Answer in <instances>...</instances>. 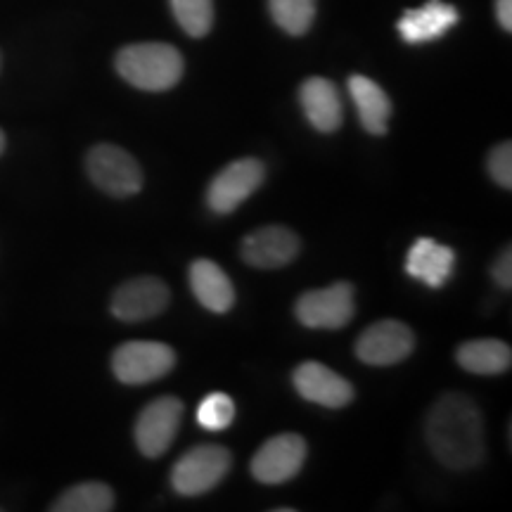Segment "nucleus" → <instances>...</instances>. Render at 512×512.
<instances>
[{
    "label": "nucleus",
    "instance_id": "obj_24",
    "mask_svg": "<svg viewBox=\"0 0 512 512\" xmlns=\"http://www.w3.org/2000/svg\"><path fill=\"white\" fill-rule=\"evenodd\" d=\"M489 174L501 188H512V145L501 143L489 155Z\"/></svg>",
    "mask_w": 512,
    "mask_h": 512
},
{
    "label": "nucleus",
    "instance_id": "obj_25",
    "mask_svg": "<svg viewBox=\"0 0 512 512\" xmlns=\"http://www.w3.org/2000/svg\"><path fill=\"white\" fill-rule=\"evenodd\" d=\"M491 275H494L498 287H503V290H510V287H512V252H510V247H505L503 252L496 256L494 268H491Z\"/></svg>",
    "mask_w": 512,
    "mask_h": 512
},
{
    "label": "nucleus",
    "instance_id": "obj_16",
    "mask_svg": "<svg viewBox=\"0 0 512 512\" xmlns=\"http://www.w3.org/2000/svg\"><path fill=\"white\" fill-rule=\"evenodd\" d=\"M453 266H456V252L451 247L439 245L432 238L415 240L406 256V273L427 287H434V290L448 283Z\"/></svg>",
    "mask_w": 512,
    "mask_h": 512
},
{
    "label": "nucleus",
    "instance_id": "obj_9",
    "mask_svg": "<svg viewBox=\"0 0 512 512\" xmlns=\"http://www.w3.org/2000/svg\"><path fill=\"white\" fill-rule=\"evenodd\" d=\"M415 347L413 330L401 320H380L361 332L356 342V356L368 366H394L411 356Z\"/></svg>",
    "mask_w": 512,
    "mask_h": 512
},
{
    "label": "nucleus",
    "instance_id": "obj_14",
    "mask_svg": "<svg viewBox=\"0 0 512 512\" xmlns=\"http://www.w3.org/2000/svg\"><path fill=\"white\" fill-rule=\"evenodd\" d=\"M460 12L453 5L441 3V0H430L422 8L406 10L403 17L396 24L401 38L411 46H420V43L437 41L444 34H448L458 24Z\"/></svg>",
    "mask_w": 512,
    "mask_h": 512
},
{
    "label": "nucleus",
    "instance_id": "obj_28",
    "mask_svg": "<svg viewBox=\"0 0 512 512\" xmlns=\"http://www.w3.org/2000/svg\"><path fill=\"white\" fill-rule=\"evenodd\" d=\"M0 64H3V57H0Z\"/></svg>",
    "mask_w": 512,
    "mask_h": 512
},
{
    "label": "nucleus",
    "instance_id": "obj_23",
    "mask_svg": "<svg viewBox=\"0 0 512 512\" xmlns=\"http://www.w3.org/2000/svg\"><path fill=\"white\" fill-rule=\"evenodd\" d=\"M235 420V403L228 394L214 392L204 396L200 406H197V422L207 432L228 430Z\"/></svg>",
    "mask_w": 512,
    "mask_h": 512
},
{
    "label": "nucleus",
    "instance_id": "obj_13",
    "mask_svg": "<svg viewBox=\"0 0 512 512\" xmlns=\"http://www.w3.org/2000/svg\"><path fill=\"white\" fill-rule=\"evenodd\" d=\"M292 382L299 396H304L311 403H318V406L344 408L347 403L354 401V387L323 363H302L294 370Z\"/></svg>",
    "mask_w": 512,
    "mask_h": 512
},
{
    "label": "nucleus",
    "instance_id": "obj_18",
    "mask_svg": "<svg viewBox=\"0 0 512 512\" xmlns=\"http://www.w3.org/2000/svg\"><path fill=\"white\" fill-rule=\"evenodd\" d=\"M349 93L354 98L361 126L373 136H384L389 131V119H392V100L380 86L368 76H351Z\"/></svg>",
    "mask_w": 512,
    "mask_h": 512
},
{
    "label": "nucleus",
    "instance_id": "obj_8",
    "mask_svg": "<svg viewBox=\"0 0 512 512\" xmlns=\"http://www.w3.org/2000/svg\"><path fill=\"white\" fill-rule=\"evenodd\" d=\"M264 178L266 169L259 159H235L211 181L207 190L209 209L216 214H230L261 188Z\"/></svg>",
    "mask_w": 512,
    "mask_h": 512
},
{
    "label": "nucleus",
    "instance_id": "obj_17",
    "mask_svg": "<svg viewBox=\"0 0 512 512\" xmlns=\"http://www.w3.org/2000/svg\"><path fill=\"white\" fill-rule=\"evenodd\" d=\"M190 287L204 309L226 313L235 304V290L226 271L209 259H197L190 266Z\"/></svg>",
    "mask_w": 512,
    "mask_h": 512
},
{
    "label": "nucleus",
    "instance_id": "obj_22",
    "mask_svg": "<svg viewBox=\"0 0 512 512\" xmlns=\"http://www.w3.org/2000/svg\"><path fill=\"white\" fill-rule=\"evenodd\" d=\"M176 22L192 38L207 36L214 27V0H171Z\"/></svg>",
    "mask_w": 512,
    "mask_h": 512
},
{
    "label": "nucleus",
    "instance_id": "obj_10",
    "mask_svg": "<svg viewBox=\"0 0 512 512\" xmlns=\"http://www.w3.org/2000/svg\"><path fill=\"white\" fill-rule=\"evenodd\" d=\"M306 441L299 434H278L268 439L252 458V475L261 484H283L299 475L306 460Z\"/></svg>",
    "mask_w": 512,
    "mask_h": 512
},
{
    "label": "nucleus",
    "instance_id": "obj_15",
    "mask_svg": "<svg viewBox=\"0 0 512 512\" xmlns=\"http://www.w3.org/2000/svg\"><path fill=\"white\" fill-rule=\"evenodd\" d=\"M299 100H302L304 114L309 124L320 133H335L342 126L344 110L342 98H339L335 83L328 79H306L299 88Z\"/></svg>",
    "mask_w": 512,
    "mask_h": 512
},
{
    "label": "nucleus",
    "instance_id": "obj_12",
    "mask_svg": "<svg viewBox=\"0 0 512 512\" xmlns=\"http://www.w3.org/2000/svg\"><path fill=\"white\" fill-rule=\"evenodd\" d=\"M240 252L249 266L271 271V268H283L297 259L299 238L285 226H266L249 233L242 240Z\"/></svg>",
    "mask_w": 512,
    "mask_h": 512
},
{
    "label": "nucleus",
    "instance_id": "obj_7",
    "mask_svg": "<svg viewBox=\"0 0 512 512\" xmlns=\"http://www.w3.org/2000/svg\"><path fill=\"white\" fill-rule=\"evenodd\" d=\"M183 418V401L176 396H159L147 403L136 422V444L147 458H159L174 444Z\"/></svg>",
    "mask_w": 512,
    "mask_h": 512
},
{
    "label": "nucleus",
    "instance_id": "obj_19",
    "mask_svg": "<svg viewBox=\"0 0 512 512\" xmlns=\"http://www.w3.org/2000/svg\"><path fill=\"white\" fill-rule=\"evenodd\" d=\"M458 366L475 375H503L510 370L512 351L501 339H472L458 347Z\"/></svg>",
    "mask_w": 512,
    "mask_h": 512
},
{
    "label": "nucleus",
    "instance_id": "obj_20",
    "mask_svg": "<svg viewBox=\"0 0 512 512\" xmlns=\"http://www.w3.org/2000/svg\"><path fill=\"white\" fill-rule=\"evenodd\" d=\"M114 508V494L102 482H83L67 489L50 505L53 512H110Z\"/></svg>",
    "mask_w": 512,
    "mask_h": 512
},
{
    "label": "nucleus",
    "instance_id": "obj_4",
    "mask_svg": "<svg viewBox=\"0 0 512 512\" xmlns=\"http://www.w3.org/2000/svg\"><path fill=\"white\" fill-rule=\"evenodd\" d=\"M86 169L91 181L112 197H131L143 188L140 164L117 145H95L86 157Z\"/></svg>",
    "mask_w": 512,
    "mask_h": 512
},
{
    "label": "nucleus",
    "instance_id": "obj_6",
    "mask_svg": "<svg viewBox=\"0 0 512 512\" xmlns=\"http://www.w3.org/2000/svg\"><path fill=\"white\" fill-rule=\"evenodd\" d=\"M299 323L311 330H339L354 318V287L335 283L323 290L304 292L294 306Z\"/></svg>",
    "mask_w": 512,
    "mask_h": 512
},
{
    "label": "nucleus",
    "instance_id": "obj_21",
    "mask_svg": "<svg viewBox=\"0 0 512 512\" xmlns=\"http://www.w3.org/2000/svg\"><path fill=\"white\" fill-rule=\"evenodd\" d=\"M268 8L275 24L290 36H304L316 19V0H268Z\"/></svg>",
    "mask_w": 512,
    "mask_h": 512
},
{
    "label": "nucleus",
    "instance_id": "obj_2",
    "mask_svg": "<svg viewBox=\"0 0 512 512\" xmlns=\"http://www.w3.org/2000/svg\"><path fill=\"white\" fill-rule=\"evenodd\" d=\"M117 72L140 91L162 93L183 76V57L169 43H133L119 50Z\"/></svg>",
    "mask_w": 512,
    "mask_h": 512
},
{
    "label": "nucleus",
    "instance_id": "obj_11",
    "mask_svg": "<svg viewBox=\"0 0 512 512\" xmlns=\"http://www.w3.org/2000/svg\"><path fill=\"white\" fill-rule=\"evenodd\" d=\"M171 292L159 278L140 275L128 280L114 292L112 313L124 323H140V320L155 318L169 306Z\"/></svg>",
    "mask_w": 512,
    "mask_h": 512
},
{
    "label": "nucleus",
    "instance_id": "obj_3",
    "mask_svg": "<svg viewBox=\"0 0 512 512\" xmlns=\"http://www.w3.org/2000/svg\"><path fill=\"white\" fill-rule=\"evenodd\" d=\"M230 465L233 456L228 448L216 444L195 446L174 465L171 484L181 496H202L228 475Z\"/></svg>",
    "mask_w": 512,
    "mask_h": 512
},
{
    "label": "nucleus",
    "instance_id": "obj_1",
    "mask_svg": "<svg viewBox=\"0 0 512 512\" xmlns=\"http://www.w3.org/2000/svg\"><path fill=\"white\" fill-rule=\"evenodd\" d=\"M425 437L434 458L448 470H472L486 456L482 411L465 394H444L434 403Z\"/></svg>",
    "mask_w": 512,
    "mask_h": 512
},
{
    "label": "nucleus",
    "instance_id": "obj_26",
    "mask_svg": "<svg viewBox=\"0 0 512 512\" xmlns=\"http://www.w3.org/2000/svg\"><path fill=\"white\" fill-rule=\"evenodd\" d=\"M496 17L505 31H512V0H496Z\"/></svg>",
    "mask_w": 512,
    "mask_h": 512
},
{
    "label": "nucleus",
    "instance_id": "obj_5",
    "mask_svg": "<svg viewBox=\"0 0 512 512\" xmlns=\"http://www.w3.org/2000/svg\"><path fill=\"white\" fill-rule=\"evenodd\" d=\"M174 366V349L162 342H126L112 356V370L117 380L131 387L155 382L169 375Z\"/></svg>",
    "mask_w": 512,
    "mask_h": 512
},
{
    "label": "nucleus",
    "instance_id": "obj_27",
    "mask_svg": "<svg viewBox=\"0 0 512 512\" xmlns=\"http://www.w3.org/2000/svg\"><path fill=\"white\" fill-rule=\"evenodd\" d=\"M5 145H8V140H5V133L0 131V155H3V152H5Z\"/></svg>",
    "mask_w": 512,
    "mask_h": 512
}]
</instances>
